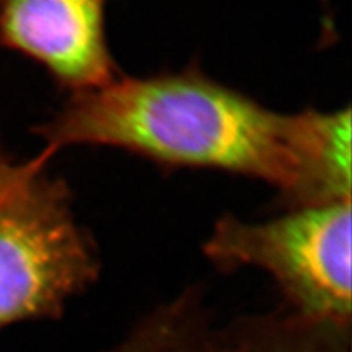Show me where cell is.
Returning <instances> with one entry per match:
<instances>
[{
    "instance_id": "cell-3",
    "label": "cell",
    "mask_w": 352,
    "mask_h": 352,
    "mask_svg": "<svg viewBox=\"0 0 352 352\" xmlns=\"http://www.w3.org/2000/svg\"><path fill=\"white\" fill-rule=\"evenodd\" d=\"M63 179L40 170L0 203V329L56 318L93 283L98 257Z\"/></svg>"
},
{
    "instance_id": "cell-2",
    "label": "cell",
    "mask_w": 352,
    "mask_h": 352,
    "mask_svg": "<svg viewBox=\"0 0 352 352\" xmlns=\"http://www.w3.org/2000/svg\"><path fill=\"white\" fill-rule=\"evenodd\" d=\"M204 252L220 269L266 270L294 311L351 327V200L292 208L261 223L226 214Z\"/></svg>"
},
{
    "instance_id": "cell-6",
    "label": "cell",
    "mask_w": 352,
    "mask_h": 352,
    "mask_svg": "<svg viewBox=\"0 0 352 352\" xmlns=\"http://www.w3.org/2000/svg\"><path fill=\"white\" fill-rule=\"evenodd\" d=\"M349 329L292 311L250 318L226 333L230 352H349Z\"/></svg>"
},
{
    "instance_id": "cell-5",
    "label": "cell",
    "mask_w": 352,
    "mask_h": 352,
    "mask_svg": "<svg viewBox=\"0 0 352 352\" xmlns=\"http://www.w3.org/2000/svg\"><path fill=\"white\" fill-rule=\"evenodd\" d=\"M106 352H230L226 330H216L200 300L185 292L156 308Z\"/></svg>"
},
{
    "instance_id": "cell-4",
    "label": "cell",
    "mask_w": 352,
    "mask_h": 352,
    "mask_svg": "<svg viewBox=\"0 0 352 352\" xmlns=\"http://www.w3.org/2000/svg\"><path fill=\"white\" fill-rule=\"evenodd\" d=\"M107 0H0V47L41 63L71 94L119 75L106 37Z\"/></svg>"
},
{
    "instance_id": "cell-7",
    "label": "cell",
    "mask_w": 352,
    "mask_h": 352,
    "mask_svg": "<svg viewBox=\"0 0 352 352\" xmlns=\"http://www.w3.org/2000/svg\"><path fill=\"white\" fill-rule=\"evenodd\" d=\"M52 154V151L46 150L30 162L16 163L8 153L0 148V203L12 194L18 186L30 179L32 175L43 170Z\"/></svg>"
},
{
    "instance_id": "cell-1",
    "label": "cell",
    "mask_w": 352,
    "mask_h": 352,
    "mask_svg": "<svg viewBox=\"0 0 352 352\" xmlns=\"http://www.w3.org/2000/svg\"><path fill=\"white\" fill-rule=\"evenodd\" d=\"M36 134L53 153L110 146L163 166L251 176L274 186L291 208L351 200L349 107L278 113L197 68L119 75L71 94Z\"/></svg>"
}]
</instances>
